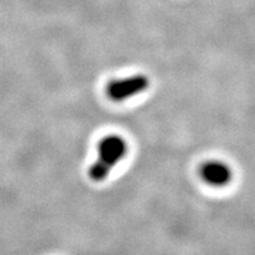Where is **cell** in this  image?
<instances>
[{
    "label": "cell",
    "instance_id": "1",
    "mask_svg": "<svg viewBox=\"0 0 255 255\" xmlns=\"http://www.w3.org/2000/svg\"><path fill=\"white\" fill-rule=\"evenodd\" d=\"M127 154V143L120 136L105 137L98 148V158L90 168V177L96 182L104 181L111 169Z\"/></svg>",
    "mask_w": 255,
    "mask_h": 255
},
{
    "label": "cell",
    "instance_id": "2",
    "mask_svg": "<svg viewBox=\"0 0 255 255\" xmlns=\"http://www.w3.org/2000/svg\"><path fill=\"white\" fill-rule=\"evenodd\" d=\"M148 87L149 79L144 75H135L111 82L108 87V95L111 100L121 102L141 94L145 91Z\"/></svg>",
    "mask_w": 255,
    "mask_h": 255
},
{
    "label": "cell",
    "instance_id": "3",
    "mask_svg": "<svg viewBox=\"0 0 255 255\" xmlns=\"http://www.w3.org/2000/svg\"><path fill=\"white\" fill-rule=\"evenodd\" d=\"M202 177L212 186L222 187L231 181L232 171L222 162H209L202 168Z\"/></svg>",
    "mask_w": 255,
    "mask_h": 255
}]
</instances>
